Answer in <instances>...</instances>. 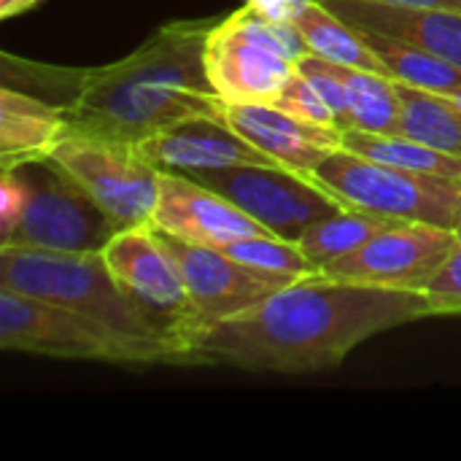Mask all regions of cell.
<instances>
[{
    "mask_svg": "<svg viewBox=\"0 0 461 461\" xmlns=\"http://www.w3.org/2000/svg\"><path fill=\"white\" fill-rule=\"evenodd\" d=\"M224 194L240 211L254 216L273 235L297 243L313 224L343 208L338 197L313 178L273 165H235L216 170L181 173Z\"/></svg>",
    "mask_w": 461,
    "mask_h": 461,
    "instance_id": "cell-9",
    "label": "cell"
},
{
    "mask_svg": "<svg viewBox=\"0 0 461 461\" xmlns=\"http://www.w3.org/2000/svg\"><path fill=\"white\" fill-rule=\"evenodd\" d=\"M402 100V135L424 140L461 159V105L448 95L397 81Z\"/></svg>",
    "mask_w": 461,
    "mask_h": 461,
    "instance_id": "cell-23",
    "label": "cell"
},
{
    "mask_svg": "<svg viewBox=\"0 0 461 461\" xmlns=\"http://www.w3.org/2000/svg\"><path fill=\"white\" fill-rule=\"evenodd\" d=\"M456 243L454 230L405 221L384 230L357 251L324 265L321 273L367 286L424 292Z\"/></svg>",
    "mask_w": 461,
    "mask_h": 461,
    "instance_id": "cell-10",
    "label": "cell"
},
{
    "mask_svg": "<svg viewBox=\"0 0 461 461\" xmlns=\"http://www.w3.org/2000/svg\"><path fill=\"white\" fill-rule=\"evenodd\" d=\"M216 22H167L124 59L81 70L65 105L70 130L138 146L189 119H224V100L205 73Z\"/></svg>",
    "mask_w": 461,
    "mask_h": 461,
    "instance_id": "cell-2",
    "label": "cell"
},
{
    "mask_svg": "<svg viewBox=\"0 0 461 461\" xmlns=\"http://www.w3.org/2000/svg\"><path fill=\"white\" fill-rule=\"evenodd\" d=\"M0 286L78 311L127 343L143 348L154 365L197 367V362L165 343L135 311L111 276L103 251L62 254L0 246Z\"/></svg>",
    "mask_w": 461,
    "mask_h": 461,
    "instance_id": "cell-3",
    "label": "cell"
},
{
    "mask_svg": "<svg viewBox=\"0 0 461 461\" xmlns=\"http://www.w3.org/2000/svg\"><path fill=\"white\" fill-rule=\"evenodd\" d=\"M138 151L157 167L170 173L216 170L235 165H273L267 154L238 135L224 119H189L154 138L138 143Z\"/></svg>",
    "mask_w": 461,
    "mask_h": 461,
    "instance_id": "cell-15",
    "label": "cell"
},
{
    "mask_svg": "<svg viewBox=\"0 0 461 461\" xmlns=\"http://www.w3.org/2000/svg\"><path fill=\"white\" fill-rule=\"evenodd\" d=\"M454 232H456V240L461 243V219H459V224H456V230H454Z\"/></svg>",
    "mask_w": 461,
    "mask_h": 461,
    "instance_id": "cell-32",
    "label": "cell"
},
{
    "mask_svg": "<svg viewBox=\"0 0 461 461\" xmlns=\"http://www.w3.org/2000/svg\"><path fill=\"white\" fill-rule=\"evenodd\" d=\"M151 227L205 249H221L238 238L270 232L224 194L170 170H159V197Z\"/></svg>",
    "mask_w": 461,
    "mask_h": 461,
    "instance_id": "cell-12",
    "label": "cell"
},
{
    "mask_svg": "<svg viewBox=\"0 0 461 461\" xmlns=\"http://www.w3.org/2000/svg\"><path fill=\"white\" fill-rule=\"evenodd\" d=\"M424 294L432 305V316H461V243L454 246Z\"/></svg>",
    "mask_w": 461,
    "mask_h": 461,
    "instance_id": "cell-27",
    "label": "cell"
},
{
    "mask_svg": "<svg viewBox=\"0 0 461 461\" xmlns=\"http://www.w3.org/2000/svg\"><path fill=\"white\" fill-rule=\"evenodd\" d=\"M294 24L303 32L311 54H319V57H324L330 62H338V65H346V68L389 76L386 65L373 51V46L365 41V35L354 24L340 19L335 11L321 5L319 0Z\"/></svg>",
    "mask_w": 461,
    "mask_h": 461,
    "instance_id": "cell-18",
    "label": "cell"
},
{
    "mask_svg": "<svg viewBox=\"0 0 461 461\" xmlns=\"http://www.w3.org/2000/svg\"><path fill=\"white\" fill-rule=\"evenodd\" d=\"M308 178L338 197L343 208L443 230H456L461 219L459 178L392 167L348 149L332 151Z\"/></svg>",
    "mask_w": 461,
    "mask_h": 461,
    "instance_id": "cell-4",
    "label": "cell"
},
{
    "mask_svg": "<svg viewBox=\"0 0 461 461\" xmlns=\"http://www.w3.org/2000/svg\"><path fill=\"white\" fill-rule=\"evenodd\" d=\"M205 73L224 103L273 105L297 65L238 30L230 19H219L205 43Z\"/></svg>",
    "mask_w": 461,
    "mask_h": 461,
    "instance_id": "cell-13",
    "label": "cell"
},
{
    "mask_svg": "<svg viewBox=\"0 0 461 461\" xmlns=\"http://www.w3.org/2000/svg\"><path fill=\"white\" fill-rule=\"evenodd\" d=\"M105 265L119 289L151 330L178 351L189 354L197 367H205L197 348L203 321L176 259L165 251L151 224L119 230L103 249Z\"/></svg>",
    "mask_w": 461,
    "mask_h": 461,
    "instance_id": "cell-5",
    "label": "cell"
},
{
    "mask_svg": "<svg viewBox=\"0 0 461 461\" xmlns=\"http://www.w3.org/2000/svg\"><path fill=\"white\" fill-rule=\"evenodd\" d=\"M448 97H451L454 103H459L461 105V89H456V92H454V95H448Z\"/></svg>",
    "mask_w": 461,
    "mask_h": 461,
    "instance_id": "cell-31",
    "label": "cell"
},
{
    "mask_svg": "<svg viewBox=\"0 0 461 461\" xmlns=\"http://www.w3.org/2000/svg\"><path fill=\"white\" fill-rule=\"evenodd\" d=\"M0 348L78 362L154 365L151 357L92 321L89 316L49 300L0 286Z\"/></svg>",
    "mask_w": 461,
    "mask_h": 461,
    "instance_id": "cell-7",
    "label": "cell"
},
{
    "mask_svg": "<svg viewBox=\"0 0 461 461\" xmlns=\"http://www.w3.org/2000/svg\"><path fill=\"white\" fill-rule=\"evenodd\" d=\"M357 30H373L394 41L432 51L461 68V14L448 8L386 0H319Z\"/></svg>",
    "mask_w": 461,
    "mask_h": 461,
    "instance_id": "cell-16",
    "label": "cell"
},
{
    "mask_svg": "<svg viewBox=\"0 0 461 461\" xmlns=\"http://www.w3.org/2000/svg\"><path fill=\"white\" fill-rule=\"evenodd\" d=\"M38 0H0V16L3 19H11L16 14H24L35 5Z\"/></svg>",
    "mask_w": 461,
    "mask_h": 461,
    "instance_id": "cell-29",
    "label": "cell"
},
{
    "mask_svg": "<svg viewBox=\"0 0 461 461\" xmlns=\"http://www.w3.org/2000/svg\"><path fill=\"white\" fill-rule=\"evenodd\" d=\"M343 149L362 154L367 159L392 165V167L461 181L459 157L446 154V151H440L424 140L408 138V135H378V132H365V130H343Z\"/></svg>",
    "mask_w": 461,
    "mask_h": 461,
    "instance_id": "cell-19",
    "label": "cell"
},
{
    "mask_svg": "<svg viewBox=\"0 0 461 461\" xmlns=\"http://www.w3.org/2000/svg\"><path fill=\"white\" fill-rule=\"evenodd\" d=\"M70 135L65 105L41 97L0 89V167L16 170L30 162L49 159L54 149Z\"/></svg>",
    "mask_w": 461,
    "mask_h": 461,
    "instance_id": "cell-17",
    "label": "cell"
},
{
    "mask_svg": "<svg viewBox=\"0 0 461 461\" xmlns=\"http://www.w3.org/2000/svg\"><path fill=\"white\" fill-rule=\"evenodd\" d=\"M24 184V205L0 246L84 254L103 251L119 232L103 208L49 157L16 167Z\"/></svg>",
    "mask_w": 461,
    "mask_h": 461,
    "instance_id": "cell-6",
    "label": "cell"
},
{
    "mask_svg": "<svg viewBox=\"0 0 461 461\" xmlns=\"http://www.w3.org/2000/svg\"><path fill=\"white\" fill-rule=\"evenodd\" d=\"M273 105L281 108L284 113H289L294 119H303V122H311V124L340 127L335 111L327 105V100L316 92V86L303 73H294L289 78V84L284 86V92L276 97Z\"/></svg>",
    "mask_w": 461,
    "mask_h": 461,
    "instance_id": "cell-26",
    "label": "cell"
},
{
    "mask_svg": "<svg viewBox=\"0 0 461 461\" xmlns=\"http://www.w3.org/2000/svg\"><path fill=\"white\" fill-rule=\"evenodd\" d=\"M221 254L232 257L235 262L270 273V276H286V278H305L313 273H321L297 243L284 240L273 232L267 235H249V238H238L227 246L219 249Z\"/></svg>",
    "mask_w": 461,
    "mask_h": 461,
    "instance_id": "cell-24",
    "label": "cell"
},
{
    "mask_svg": "<svg viewBox=\"0 0 461 461\" xmlns=\"http://www.w3.org/2000/svg\"><path fill=\"white\" fill-rule=\"evenodd\" d=\"M51 159L103 208L116 230L151 224L159 197V170L138 146L70 130Z\"/></svg>",
    "mask_w": 461,
    "mask_h": 461,
    "instance_id": "cell-8",
    "label": "cell"
},
{
    "mask_svg": "<svg viewBox=\"0 0 461 461\" xmlns=\"http://www.w3.org/2000/svg\"><path fill=\"white\" fill-rule=\"evenodd\" d=\"M338 70L348 95V130L402 135V100L397 92V81L381 73H367L346 65H338Z\"/></svg>",
    "mask_w": 461,
    "mask_h": 461,
    "instance_id": "cell-22",
    "label": "cell"
},
{
    "mask_svg": "<svg viewBox=\"0 0 461 461\" xmlns=\"http://www.w3.org/2000/svg\"><path fill=\"white\" fill-rule=\"evenodd\" d=\"M224 122L278 167L311 176L332 151L343 149L340 127H321L265 103H224Z\"/></svg>",
    "mask_w": 461,
    "mask_h": 461,
    "instance_id": "cell-14",
    "label": "cell"
},
{
    "mask_svg": "<svg viewBox=\"0 0 461 461\" xmlns=\"http://www.w3.org/2000/svg\"><path fill=\"white\" fill-rule=\"evenodd\" d=\"M427 316H432V305L424 292L313 273L213 324L194 351L205 367L308 375L332 370L365 340Z\"/></svg>",
    "mask_w": 461,
    "mask_h": 461,
    "instance_id": "cell-1",
    "label": "cell"
},
{
    "mask_svg": "<svg viewBox=\"0 0 461 461\" xmlns=\"http://www.w3.org/2000/svg\"><path fill=\"white\" fill-rule=\"evenodd\" d=\"M397 224H405V221H397V219H389L381 213H370V211L340 208L332 216L313 224L297 240V246L321 270L324 265L357 251L359 246H365L367 240H373L375 235H381L384 230H392Z\"/></svg>",
    "mask_w": 461,
    "mask_h": 461,
    "instance_id": "cell-20",
    "label": "cell"
},
{
    "mask_svg": "<svg viewBox=\"0 0 461 461\" xmlns=\"http://www.w3.org/2000/svg\"><path fill=\"white\" fill-rule=\"evenodd\" d=\"M359 32L365 35V41L373 46V51L386 65L389 78L427 89V92H438V95H454L456 89H461L459 65H454L432 51H424L419 46L373 32V30H359Z\"/></svg>",
    "mask_w": 461,
    "mask_h": 461,
    "instance_id": "cell-21",
    "label": "cell"
},
{
    "mask_svg": "<svg viewBox=\"0 0 461 461\" xmlns=\"http://www.w3.org/2000/svg\"><path fill=\"white\" fill-rule=\"evenodd\" d=\"M297 73H303L313 86L316 92L327 100V105L335 111L338 116V124L340 130H348L351 124V111H348V95H346V84L340 78V70H338V62H330L319 54H305L297 59Z\"/></svg>",
    "mask_w": 461,
    "mask_h": 461,
    "instance_id": "cell-25",
    "label": "cell"
},
{
    "mask_svg": "<svg viewBox=\"0 0 461 461\" xmlns=\"http://www.w3.org/2000/svg\"><path fill=\"white\" fill-rule=\"evenodd\" d=\"M151 230L157 232L165 251L181 267V276L186 281V289H189L197 316L203 321V335L213 324L254 308L273 292L297 281V278L270 276V273L246 267V265L235 262L232 257L221 254L219 249H205V246L178 240L157 227H151Z\"/></svg>",
    "mask_w": 461,
    "mask_h": 461,
    "instance_id": "cell-11",
    "label": "cell"
},
{
    "mask_svg": "<svg viewBox=\"0 0 461 461\" xmlns=\"http://www.w3.org/2000/svg\"><path fill=\"white\" fill-rule=\"evenodd\" d=\"M249 5H254L257 11L281 19V22H297L316 0H246Z\"/></svg>",
    "mask_w": 461,
    "mask_h": 461,
    "instance_id": "cell-28",
    "label": "cell"
},
{
    "mask_svg": "<svg viewBox=\"0 0 461 461\" xmlns=\"http://www.w3.org/2000/svg\"><path fill=\"white\" fill-rule=\"evenodd\" d=\"M386 3H408V5H429V8H448V11H459L461 0H386Z\"/></svg>",
    "mask_w": 461,
    "mask_h": 461,
    "instance_id": "cell-30",
    "label": "cell"
}]
</instances>
